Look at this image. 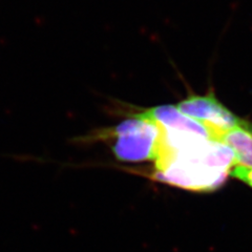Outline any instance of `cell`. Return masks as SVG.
<instances>
[{
    "label": "cell",
    "mask_w": 252,
    "mask_h": 252,
    "mask_svg": "<svg viewBox=\"0 0 252 252\" xmlns=\"http://www.w3.org/2000/svg\"><path fill=\"white\" fill-rule=\"evenodd\" d=\"M154 177L187 190L208 192L222 186L235 165L223 142L160 127Z\"/></svg>",
    "instance_id": "1"
},
{
    "label": "cell",
    "mask_w": 252,
    "mask_h": 252,
    "mask_svg": "<svg viewBox=\"0 0 252 252\" xmlns=\"http://www.w3.org/2000/svg\"><path fill=\"white\" fill-rule=\"evenodd\" d=\"M113 152L117 159L125 162L155 160L160 127L157 122L141 115L120 123L114 129Z\"/></svg>",
    "instance_id": "2"
},
{
    "label": "cell",
    "mask_w": 252,
    "mask_h": 252,
    "mask_svg": "<svg viewBox=\"0 0 252 252\" xmlns=\"http://www.w3.org/2000/svg\"><path fill=\"white\" fill-rule=\"evenodd\" d=\"M177 107L184 115L203 123L210 130L212 139L217 141H220L226 130L235 126L252 125L247 120L235 116L217 99L212 91L202 96L190 94L186 99L181 101Z\"/></svg>",
    "instance_id": "3"
},
{
    "label": "cell",
    "mask_w": 252,
    "mask_h": 252,
    "mask_svg": "<svg viewBox=\"0 0 252 252\" xmlns=\"http://www.w3.org/2000/svg\"><path fill=\"white\" fill-rule=\"evenodd\" d=\"M148 118L165 128L171 130L191 132L204 138L212 139L210 130L203 123L184 115L181 110L173 105H161L149 108L146 112L140 114ZM214 140V139H212Z\"/></svg>",
    "instance_id": "4"
},
{
    "label": "cell",
    "mask_w": 252,
    "mask_h": 252,
    "mask_svg": "<svg viewBox=\"0 0 252 252\" xmlns=\"http://www.w3.org/2000/svg\"><path fill=\"white\" fill-rule=\"evenodd\" d=\"M220 141L231 149L235 165L252 169V125L235 126L228 129Z\"/></svg>",
    "instance_id": "5"
},
{
    "label": "cell",
    "mask_w": 252,
    "mask_h": 252,
    "mask_svg": "<svg viewBox=\"0 0 252 252\" xmlns=\"http://www.w3.org/2000/svg\"><path fill=\"white\" fill-rule=\"evenodd\" d=\"M230 176L242 181L243 183L247 184L252 188V169L240 166V165H234L230 170Z\"/></svg>",
    "instance_id": "6"
}]
</instances>
